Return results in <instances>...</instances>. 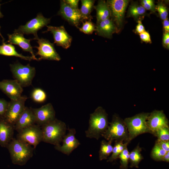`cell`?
I'll return each mask as SVG.
<instances>
[{
	"instance_id": "37",
	"label": "cell",
	"mask_w": 169,
	"mask_h": 169,
	"mask_svg": "<svg viewBox=\"0 0 169 169\" xmlns=\"http://www.w3.org/2000/svg\"><path fill=\"white\" fill-rule=\"evenodd\" d=\"M156 141L165 151H169V141H162L157 139Z\"/></svg>"
},
{
	"instance_id": "40",
	"label": "cell",
	"mask_w": 169,
	"mask_h": 169,
	"mask_svg": "<svg viewBox=\"0 0 169 169\" xmlns=\"http://www.w3.org/2000/svg\"><path fill=\"white\" fill-rule=\"evenodd\" d=\"M136 30L137 33L139 34L146 31L145 28L141 20L138 21V24L136 26Z\"/></svg>"
},
{
	"instance_id": "1",
	"label": "cell",
	"mask_w": 169,
	"mask_h": 169,
	"mask_svg": "<svg viewBox=\"0 0 169 169\" xmlns=\"http://www.w3.org/2000/svg\"><path fill=\"white\" fill-rule=\"evenodd\" d=\"M109 123L105 110L98 107L90 114L89 127L85 131L86 136L98 140L107 129Z\"/></svg>"
},
{
	"instance_id": "38",
	"label": "cell",
	"mask_w": 169,
	"mask_h": 169,
	"mask_svg": "<svg viewBox=\"0 0 169 169\" xmlns=\"http://www.w3.org/2000/svg\"><path fill=\"white\" fill-rule=\"evenodd\" d=\"M141 39L143 41L147 43L151 42L150 35L148 32L146 31L140 34Z\"/></svg>"
},
{
	"instance_id": "4",
	"label": "cell",
	"mask_w": 169,
	"mask_h": 169,
	"mask_svg": "<svg viewBox=\"0 0 169 169\" xmlns=\"http://www.w3.org/2000/svg\"><path fill=\"white\" fill-rule=\"evenodd\" d=\"M102 137L107 141H112L113 140L122 141L130 142L129 135L124 120L118 115H113L111 122Z\"/></svg>"
},
{
	"instance_id": "39",
	"label": "cell",
	"mask_w": 169,
	"mask_h": 169,
	"mask_svg": "<svg viewBox=\"0 0 169 169\" xmlns=\"http://www.w3.org/2000/svg\"><path fill=\"white\" fill-rule=\"evenodd\" d=\"M65 2L70 7L76 9L78 8L79 0H64Z\"/></svg>"
},
{
	"instance_id": "18",
	"label": "cell",
	"mask_w": 169,
	"mask_h": 169,
	"mask_svg": "<svg viewBox=\"0 0 169 169\" xmlns=\"http://www.w3.org/2000/svg\"><path fill=\"white\" fill-rule=\"evenodd\" d=\"M8 42L11 44L17 45L20 47L23 51L30 53L33 60L38 61V58L35 57L30 44V41L32 39L25 38L23 34L18 32H14L11 34H8Z\"/></svg>"
},
{
	"instance_id": "8",
	"label": "cell",
	"mask_w": 169,
	"mask_h": 169,
	"mask_svg": "<svg viewBox=\"0 0 169 169\" xmlns=\"http://www.w3.org/2000/svg\"><path fill=\"white\" fill-rule=\"evenodd\" d=\"M27 99L26 96L22 95L17 99L11 100L2 116L8 122L14 125L25 108V104Z\"/></svg>"
},
{
	"instance_id": "36",
	"label": "cell",
	"mask_w": 169,
	"mask_h": 169,
	"mask_svg": "<svg viewBox=\"0 0 169 169\" xmlns=\"http://www.w3.org/2000/svg\"><path fill=\"white\" fill-rule=\"evenodd\" d=\"M8 102L4 99H0V116H3L7 109Z\"/></svg>"
},
{
	"instance_id": "7",
	"label": "cell",
	"mask_w": 169,
	"mask_h": 169,
	"mask_svg": "<svg viewBox=\"0 0 169 169\" xmlns=\"http://www.w3.org/2000/svg\"><path fill=\"white\" fill-rule=\"evenodd\" d=\"M50 18L44 17L41 13H38L36 17L28 21L25 25L20 26L14 32H18L23 34H33L34 36L33 39L38 37V31L50 23Z\"/></svg>"
},
{
	"instance_id": "22",
	"label": "cell",
	"mask_w": 169,
	"mask_h": 169,
	"mask_svg": "<svg viewBox=\"0 0 169 169\" xmlns=\"http://www.w3.org/2000/svg\"><path fill=\"white\" fill-rule=\"evenodd\" d=\"M96 10L97 23L111 17V12L109 5L104 0H100L97 5L94 6Z\"/></svg>"
},
{
	"instance_id": "44",
	"label": "cell",
	"mask_w": 169,
	"mask_h": 169,
	"mask_svg": "<svg viewBox=\"0 0 169 169\" xmlns=\"http://www.w3.org/2000/svg\"><path fill=\"white\" fill-rule=\"evenodd\" d=\"M1 4H0V6ZM3 15L2 13L1 12V11L0 10V18H2L3 17Z\"/></svg>"
},
{
	"instance_id": "42",
	"label": "cell",
	"mask_w": 169,
	"mask_h": 169,
	"mask_svg": "<svg viewBox=\"0 0 169 169\" xmlns=\"http://www.w3.org/2000/svg\"><path fill=\"white\" fill-rule=\"evenodd\" d=\"M164 28L166 33H169V21L168 19H166L164 20L163 22Z\"/></svg>"
},
{
	"instance_id": "3",
	"label": "cell",
	"mask_w": 169,
	"mask_h": 169,
	"mask_svg": "<svg viewBox=\"0 0 169 169\" xmlns=\"http://www.w3.org/2000/svg\"><path fill=\"white\" fill-rule=\"evenodd\" d=\"M7 148L12 163L20 166L25 164L32 157L34 149L29 144L14 138Z\"/></svg>"
},
{
	"instance_id": "16",
	"label": "cell",
	"mask_w": 169,
	"mask_h": 169,
	"mask_svg": "<svg viewBox=\"0 0 169 169\" xmlns=\"http://www.w3.org/2000/svg\"><path fill=\"white\" fill-rule=\"evenodd\" d=\"M147 124L151 134L164 127H169V122L162 110H155L150 113L147 120Z\"/></svg>"
},
{
	"instance_id": "15",
	"label": "cell",
	"mask_w": 169,
	"mask_h": 169,
	"mask_svg": "<svg viewBox=\"0 0 169 169\" xmlns=\"http://www.w3.org/2000/svg\"><path fill=\"white\" fill-rule=\"evenodd\" d=\"M107 3L111 12V17L114 23L120 27L122 23L125 12L128 4L127 0H110Z\"/></svg>"
},
{
	"instance_id": "43",
	"label": "cell",
	"mask_w": 169,
	"mask_h": 169,
	"mask_svg": "<svg viewBox=\"0 0 169 169\" xmlns=\"http://www.w3.org/2000/svg\"><path fill=\"white\" fill-rule=\"evenodd\" d=\"M162 161L167 162H169V151L167 152L163 156Z\"/></svg>"
},
{
	"instance_id": "32",
	"label": "cell",
	"mask_w": 169,
	"mask_h": 169,
	"mask_svg": "<svg viewBox=\"0 0 169 169\" xmlns=\"http://www.w3.org/2000/svg\"><path fill=\"white\" fill-rule=\"evenodd\" d=\"M83 25L81 28H79L80 31L86 34H91L93 32L95 31L96 26L91 21L88 20L83 22Z\"/></svg>"
},
{
	"instance_id": "13",
	"label": "cell",
	"mask_w": 169,
	"mask_h": 169,
	"mask_svg": "<svg viewBox=\"0 0 169 169\" xmlns=\"http://www.w3.org/2000/svg\"><path fill=\"white\" fill-rule=\"evenodd\" d=\"M31 109L35 117L36 123L40 126L56 118L55 112L51 103H48L39 108Z\"/></svg>"
},
{
	"instance_id": "30",
	"label": "cell",
	"mask_w": 169,
	"mask_h": 169,
	"mask_svg": "<svg viewBox=\"0 0 169 169\" xmlns=\"http://www.w3.org/2000/svg\"><path fill=\"white\" fill-rule=\"evenodd\" d=\"M129 154L127 148L125 147L118 156L120 160V169H128L129 161Z\"/></svg>"
},
{
	"instance_id": "9",
	"label": "cell",
	"mask_w": 169,
	"mask_h": 169,
	"mask_svg": "<svg viewBox=\"0 0 169 169\" xmlns=\"http://www.w3.org/2000/svg\"><path fill=\"white\" fill-rule=\"evenodd\" d=\"M17 137V139L33 146L35 148L43 140L41 127L35 124L28 126L18 132Z\"/></svg>"
},
{
	"instance_id": "31",
	"label": "cell",
	"mask_w": 169,
	"mask_h": 169,
	"mask_svg": "<svg viewBox=\"0 0 169 169\" xmlns=\"http://www.w3.org/2000/svg\"><path fill=\"white\" fill-rule=\"evenodd\" d=\"M157 139L162 141H169V127H164L155 131L153 134Z\"/></svg>"
},
{
	"instance_id": "6",
	"label": "cell",
	"mask_w": 169,
	"mask_h": 169,
	"mask_svg": "<svg viewBox=\"0 0 169 169\" xmlns=\"http://www.w3.org/2000/svg\"><path fill=\"white\" fill-rule=\"evenodd\" d=\"M11 71L14 77L23 87L30 85L36 74L34 67L29 64L23 65L18 62L10 65Z\"/></svg>"
},
{
	"instance_id": "17",
	"label": "cell",
	"mask_w": 169,
	"mask_h": 169,
	"mask_svg": "<svg viewBox=\"0 0 169 169\" xmlns=\"http://www.w3.org/2000/svg\"><path fill=\"white\" fill-rule=\"evenodd\" d=\"M0 90L11 100H15L22 96L23 89L16 79H4L0 81Z\"/></svg>"
},
{
	"instance_id": "35",
	"label": "cell",
	"mask_w": 169,
	"mask_h": 169,
	"mask_svg": "<svg viewBox=\"0 0 169 169\" xmlns=\"http://www.w3.org/2000/svg\"><path fill=\"white\" fill-rule=\"evenodd\" d=\"M142 6L145 9L153 10L155 6L154 1L152 0H143L141 2Z\"/></svg>"
},
{
	"instance_id": "21",
	"label": "cell",
	"mask_w": 169,
	"mask_h": 169,
	"mask_svg": "<svg viewBox=\"0 0 169 169\" xmlns=\"http://www.w3.org/2000/svg\"><path fill=\"white\" fill-rule=\"evenodd\" d=\"M95 28L98 35L109 38L117 30L115 24L110 18L97 23Z\"/></svg>"
},
{
	"instance_id": "14",
	"label": "cell",
	"mask_w": 169,
	"mask_h": 169,
	"mask_svg": "<svg viewBox=\"0 0 169 169\" xmlns=\"http://www.w3.org/2000/svg\"><path fill=\"white\" fill-rule=\"evenodd\" d=\"M68 133L65 135L62 141V145L55 146L54 148L64 154L69 155L80 143L75 137V129L68 128Z\"/></svg>"
},
{
	"instance_id": "33",
	"label": "cell",
	"mask_w": 169,
	"mask_h": 169,
	"mask_svg": "<svg viewBox=\"0 0 169 169\" xmlns=\"http://www.w3.org/2000/svg\"><path fill=\"white\" fill-rule=\"evenodd\" d=\"M145 12L146 9L142 6L135 4L131 6L129 10L130 14L135 18L144 14Z\"/></svg>"
},
{
	"instance_id": "28",
	"label": "cell",
	"mask_w": 169,
	"mask_h": 169,
	"mask_svg": "<svg viewBox=\"0 0 169 169\" xmlns=\"http://www.w3.org/2000/svg\"><path fill=\"white\" fill-rule=\"evenodd\" d=\"M31 97L34 101L38 103H42L46 100L47 96L43 90L39 88H35L31 92Z\"/></svg>"
},
{
	"instance_id": "29",
	"label": "cell",
	"mask_w": 169,
	"mask_h": 169,
	"mask_svg": "<svg viewBox=\"0 0 169 169\" xmlns=\"http://www.w3.org/2000/svg\"><path fill=\"white\" fill-rule=\"evenodd\" d=\"M166 152L156 141L155 144L151 150V156L152 158L155 161H162L163 156Z\"/></svg>"
},
{
	"instance_id": "20",
	"label": "cell",
	"mask_w": 169,
	"mask_h": 169,
	"mask_svg": "<svg viewBox=\"0 0 169 169\" xmlns=\"http://www.w3.org/2000/svg\"><path fill=\"white\" fill-rule=\"evenodd\" d=\"M35 123V117L31 108L25 106L14 125V129L18 133L24 128Z\"/></svg>"
},
{
	"instance_id": "26",
	"label": "cell",
	"mask_w": 169,
	"mask_h": 169,
	"mask_svg": "<svg viewBox=\"0 0 169 169\" xmlns=\"http://www.w3.org/2000/svg\"><path fill=\"white\" fill-rule=\"evenodd\" d=\"M115 142L111 155L108 158L107 162H112L118 158L119 155L129 143L120 141H115Z\"/></svg>"
},
{
	"instance_id": "34",
	"label": "cell",
	"mask_w": 169,
	"mask_h": 169,
	"mask_svg": "<svg viewBox=\"0 0 169 169\" xmlns=\"http://www.w3.org/2000/svg\"><path fill=\"white\" fill-rule=\"evenodd\" d=\"M156 8L162 19L164 20L167 19L168 12L166 7L164 5L160 4L157 6Z\"/></svg>"
},
{
	"instance_id": "23",
	"label": "cell",
	"mask_w": 169,
	"mask_h": 169,
	"mask_svg": "<svg viewBox=\"0 0 169 169\" xmlns=\"http://www.w3.org/2000/svg\"><path fill=\"white\" fill-rule=\"evenodd\" d=\"M0 55L15 56L29 61L33 60L32 56H25L18 53L14 46L12 44H6L4 42L0 45Z\"/></svg>"
},
{
	"instance_id": "5",
	"label": "cell",
	"mask_w": 169,
	"mask_h": 169,
	"mask_svg": "<svg viewBox=\"0 0 169 169\" xmlns=\"http://www.w3.org/2000/svg\"><path fill=\"white\" fill-rule=\"evenodd\" d=\"M149 113L142 112L124 120L127 127L130 141L138 136L151 132L147 124Z\"/></svg>"
},
{
	"instance_id": "41",
	"label": "cell",
	"mask_w": 169,
	"mask_h": 169,
	"mask_svg": "<svg viewBox=\"0 0 169 169\" xmlns=\"http://www.w3.org/2000/svg\"><path fill=\"white\" fill-rule=\"evenodd\" d=\"M163 43L164 45L168 48L169 47V33L166 32L163 37Z\"/></svg>"
},
{
	"instance_id": "19",
	"label": "cell",
	"mask_w": 169,
	"mask_h": 169,
	"mask_svg": "<svg viewBox=\"0 0 169 169\" xmlns=\"http://www.w3.org/2000/svg\"><path fill=\"white\" fill-rule=\"evenodd\" d=\"M14 125L8 122L2 116H0V145L7 147L13 138Z\"/></svg>"
},
{
	"instance_id": "10",
	"label": "cell",
	"mask_w": 169,
	"mask_h": 169,
	"mask_svg": "<svg viewBox=\"0 0 169 169\" xmlns=\"http://www.w3.org/2000/svg\"><path fill=\"white\" fill-rule=\"evenodd\" d=\"M35 39L37 40L38 44V46L34 47L38 49L35 55L40 56L38 58L39 60L42 59L57 61L60 60L61 58L56 52L53 44L47 39L40 38L38 37Z\"/></svg>"
},
{
	"instance_id": "45",
	"label": "cell",
	"mask_w": 169,
	"mask_h": 169,
	"mask_svg": "<svg viewBox=\"0 0 169 169\" xmlns=\"http://www.w3.org/2000/svg\"><path fill=\"white\" fill-rule=\"evenodd\" d=\"M0 35H1V34H0Z\"/></svg>"
},
{
	"instance_id": "2",
	"label": "cell",
	"mask_w": 169,
	"mask_h": 169,
	"mask_svg": "<svg viewBox=\"0 0 169 169\" xmlns=\"http://www.w3.org/2000/svg\"><path fill=\"white\" fill-rule=\"evenodd\" d=\"M43 136L42 141L55 146L60 145L66 135V125L56 118L41 127Z\"/></svg>"
},
{
	"instance_id": "25",
	"label": "cell",
	"mask_w": 169,
	"mask_h": 169,
	"mask_svg": "<svg viewBox=\"0 0 169 169\" xmlns=\"http://www.w3.org/2000/svg\"><path fill=\"white\" fill-rule=\"evenodd\" d=\"M112 142V141H108L105 140L101 141L99 152L100 161L107 159L112 153L113 148Z\"/></svg>"
},
{
	"instance_id": "27",
	"label": "cell",
	"mask_w": 169,
	"mask_h": 169,
	"mask_svg": "<svg viewBox=\"0 0 169 169\" xmlns=\"http://www.w3.org/2000/svg\"><path fill=\"white\" fill-rule=\"evenodd\" d=\"M81 6L79 11L81 14L88 20H91L90 13L94 7L95 1L93 0H81Z\"/></svg>"
},
{
	"instance_id": "24",
	"label": "cell",
	"mask_w": 169,
	"mask_h": 169,
	"mask_svg": "<svg viewBox=\"0 0 169 169\" xmlns=\"http://www.w3.org/2000/svg\"><path fill=\"white\" fill-rule=\"evenodd\" d=\"M141 148L140 147L139 144L129 154V161L130 162V167L131 168L139 167V164L143 159L141 152Z\"/></svg>"
},
{
	"instance_id": "12",
	"label": "cell",
	"mask_w": 169,
	"mask_h": 169,
	"mask_svg": "<svg viewBox=\"0 0 169 169\" xmlns=\"http://www.w3.org/2000/svg\"><path fill=\"white\" fill-rule=\"evenodd\" d=\"M47 30L45 32H50L52 34L54 43L57 45L65 49H67L71 46L72 38L67 32L63 26L55 27L47 26Z\"/></svg>"
},
{
	"instance_id": "11",
	"label": "cell",
	"mask_w": 169,
	"mask_h": 169,
	"mask_svg": "<svg viewBox=\"0 0 169 169\" xmlns=\"http://www.w3.org/2000/svg\"><path fill=\"white\" fill-rule=\"evenodd\" d=\"M60 9L58 13L64 19L79 28L81 22L87 20L81 13L79 9L70 7L64 0L60 1Z\"/></svg>"
}]
</instances>
